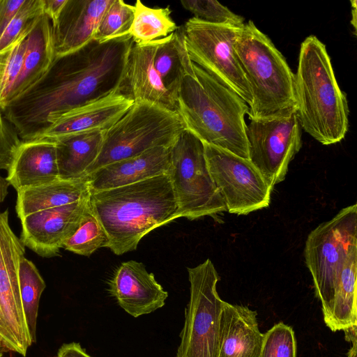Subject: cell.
<instances>
[{"mask_svg":"<svg viewBox=\"0 0 357 357\" xmlns=\"http://www.w3.org/2000/svg\"><path fill=\"white\" fill-rule=\"evenodd\" d=\"M134 40L128 34L55 57L45 74L3 109L22 141L40 137L59 116L120 91Z\"/></svg>","mask_w":357,"mask_h":357,"instance_id":"6da1fadb","label":"cell"},{"mask_svg":"<svg viewBox=\"0 0 357 357\" xmlns=\"http://www.w3.org/2000/svg\"><path fill=\"white\" fill-rule=\"evenodd\" d=\"M89 205L107 235L106 248L116 255L136 250L146 234L181 218L168 174L90 191Z\"/></svg>","mask_w":357,"mask_h":357,"instance_id":"7a4b0ae2","label":"cell"},{"mask_svg":"<svg viewBox=\"0 0 357 357\" xmlns=\"http://www.w3.org/2000/svg\"><path fill=\"white\" fill-rule=\"evenodd\" d=\"M192 68L177 93V112L185 129L203 143L249 160L245 121L249 106L194 63Z\"/></svg>","mask_w":357,"mask_h":357,"instance_id":"3957f363","label":"cell"},{"mask_svg":"<svg viewBox=\"0 0 357 357\" xmlns=\"http://www.w3.org/2000/svg\"><path fill=\"white\" fill-rule=\"evenodd\" d=\"M296 114L302 129L323 145L341 142L349 128V107L325 45L315 36L301 43L295 75Z\"/></svg>","mask_w":357,"mask_h":357,"instance_id":"277c9868","label":"cell"},{"mask_svg":"<svg viewBox=\"0 0 357 357\" xmlns=\"http://www.w3.org/2000/svg\"><path fill=\"white\" fill-rule=\"evenodd\" d=\"M234 49L252 95L248 118L267 116L296 106L295 74L252 20L244 23Z\"/></svg>","mask_w":357,"mask_h":357,"instance_id":"5b68a950","label":"cell"},{"mask_svg":"<svg viewBox=\"0 0 357 357\" xmlns=\"http://www.w3.org/2000/svg\"><path fill=\"white\" fill-rule=\"evenodd\" d=\"M185 130L177 112L155 103L135 101L114 126L105 131L100 151L87 175L153 148L171 147Z\"/></svg>","mask_w":357,"mask_h":357,"instance_id":"8992f818","label":"cell"},{"mask_svg":"<svg viewBox=\"0 0 357 357\" xmlns=\"http://www.w3.org/2000/svg\"><path fill=\"white\" fill-rule=\"evenodd\" d=\"M355 247H357L356 204L343 208L307 236L305 261L313 279L316 296L321 303L326 324L331 315L339 275L349 252Z\"/></svg>","mask_w":357,"mask_h":357,"instance_id":"52a82bcc","label":"cell"},{"mask_svg":"<svg viewBox=\"0 0 357 357\" xmlns=\"http://www.w3.org/2000/svg\"><path fill=\"white\" fill-rule=\"evenodd\" d=\"M168 172L180 216L190 220L227 211L211 176L204 143L185 130L170 148Z\"/></svg>","mask_w":357,"mask_h":357,"instance_id":"ba28073f","label":"cell"},{"mask_svg":"<svg viewBox=\"0 0 357 357\" xmlns=\"http://www.w3.org/2000/svg\"><path fill=\"white\" fill-rule=\"evenodd\" d=\"M187 270L190 300L176 357H218L220 318L224 302L217 291L220 276L209 259Z\"/></svg>","mask_w":357,"mask_h":357,"instance_id":"9c48e42d","label":"cell"},{"mask_svg":"<svg viewBox=\"0 0 357 357\" xmlns=\"http://www.w3.org/2000/svg\"><path fill=\"white\" fill-rule=\"evenodd\" d=\"M243 26L213 24L193 17L182 29L192 62L234 91L250 107L251 92L234 49Z\"/></svg>","mask_w":357,"mask_h":357,"instance_id":"30bf717a","label":"cell"},{"mask_svg":"<svg viewBox=\"0 0 357 357\" xmlns=\"http://www.w3.org/2000/svg\"><path fill=\"white\" fill-rule=\"evenodd\" d=\"M248 119L245 135L249 160L273 188L285 178L290 162L302 146L296 106Z\"/></svg>","mask_w":357,"mask_h":357,"instance_id":"8fae6325","label":"cell"},{"mask_svg":"<svg viewBox=\"0 0 357 357\" xmlns=\"http://www.w3.org/2000/svg\"><path fill=\"white\" fill-rule=\"evenodd\" d=\"M204 146L208 171L227 211L248 215L269 206L273 188L250 160L211 144Z\"/></svg>","mask_w":357,"mask_h":357,"instance_id":"7c38bea8","label":"cell"},{"mask_svg":"<svg viewBox=\"0 0 357 357\" xmlns=\"http://www.w3.org/2000/svg\"><path fill=\"white\" fill-rule=\"evenodd\" d=\"M8 215V210L0 212V342L25 356L33 343L19 288V264L25 250L10 226Z\"/></svg>","mask_w":357,"mask_h":357,"instance_id":"4fadbf2b","label":"cell"},{"mask_svg":"<svg viewBox=\"0 0 357 357\" xmlns=\"http://www.w3.org/2000/svg\"><path fill=\"white\" fill-rule=\"evenodd\" d=\"M89 197L70 204L43 210L21 219L20 240L38 255L52 257L78 228Z\"/></svg>","mask_w":357,"mask_h":357,"instance_id":"5bb4252c","label":"cell"},{"mask_svg":"<svg viewBox=\"0 0 357 357\" xmlns=\"http://www.w3.org/2000/svg\"><path fill=\"white\" fill-rule=\"evenodd\" d=\"M109 293L134 317L149 314L165 304L168 293L142 262H122L109 280Z\"/></svg>","mask_w":357,"mask_h":357,"instance_id":"9a60e30c","label":"cell"},{"mask_svg":"<svg viewBox=\"0 0 357 357\" xmlns=\"http://www.w3.org/2000/svg\"><path fill=\"white\" fill-rule=\"evenodd\" d=\"M134 100L119 91L74 108L52 120L38 138L56 139L79 132L106 131L132 107ZM38 139V138H37Z\"/></svg>","mask_w":357,"mask_h":357,"instance_id":"2e32d148","label":"cell"},{"mask_svg":"<svg viewBox=\"0 0 357 357\" xmlns=\"http://www.w3.org/2000/svg\"><path fill=\"white\" fill-rule=\"evenodd\" d=\"M114 0H67L52 24L55 57L75 52L95 38L100 20Z\"/></svg>","mask_w":357,"mask_h":357,"instance_id":"e0dca14e","label":"cell"},{"mask_svg":"<svg viewBox=\"0 0 357 357\" xmlns=\"http://www.w3.org/2000/svg\"><path fill=\"white\" fill-rule=\"evenodd\" d=\"M157 40L133 44L127 63L126 77L120 91L135 101L155 103L177 112V98L168 91L153 66Z\"/></svg>","mask_w":357,"mask_h":357,"instance_id":"ac0fdd59","label":"cell"},{"mask_svg":"<svg viewBox=\"0 0 357 357\" xmlns=\"http://www.w3.org/2000/svg\"><path fill=\"white\" fill-rule=\"evenodd\" d=\"M170 148H153L138 155L96 169L86 177L90 191L115 188L167 174L171 162Z\"/></svg>","mask_w":357,"mask_h":357,"instance_id":"d6986e66","label":"cell"},{"mask_svg":"<svg viewBox=\"0 0 357 357\" xmlns=\"http://www.w3.org/2000/svg\"><path fill=\"white\" fill-rule=\"evenodd\" d=\"M7 170L6 178L17 192L59 179L55 141L43 137L22 141Z\"/></svg>","mask_w":357,"mask_h":357,"instance_id":"ffe728a7","label":"cell"},{"mask_svg":"<svg viewBox=\"0 0 357 357\" xmlns=\"http://www.w3.org/2000/svg\"><path fill=\"white\" fill-rule=\"evenodd\" d=\"M257 315L247 306L223 302L218 357H259L264 334L259 329Z\"/></svg>","mask_w":357,"mask_h":357,"instance_id":"44dd1931","label":"cell"},{"mask_svg":"<svg viewBox=\"0 0 357 357\" xmlns=\"http://www.w3.org/2000/svg\"><path fill=\"white\" fill-rule=\"evenodd\" d=\"M54 59L52 23L43 13L26 36V50L22 70L7 98L6 106L38 82L48 70Z\"/></svg>","mask_w":357,"mask_h":357,"instance_id":"7402d4cb","label":"cell"},{"mask_svg":"<svg viewBox=\"0 0 357 357\" xmlns=\"http://www.w3.org/2000/svg\"><path fill=\"white\" fill-rule=\"evenodd\" d=\"M16 212L20 220L48 208L77 202L88 198L90 189L86 178L58 179L17 192Z\"/></svg>","mask_w":357,"mask_h":357,"instance_id":"603a6c76","label":"cell"},{"mask_svg":"<svg viewBox=\"0 0 357 357\" xmlns=\"http://www.w3.org/2000/svg\"><path fill=\"white\" fill-rule=\"evenodd\" d=\"M105 131L95 130L54 139L60 179L84 178L102 147Z\"/></svg>","mask_w":357,"mask_h":357,"instance_id":"cb8c5ba5","label":"cell"},{"mask_svg":"<svg viewBox=\"0 0 357 357\" xmlns=\"http://www.w3.org/2000/svg\"><path fill=\"white\" fill-rule=\"evenodd\" d=\"M192 64L185 45L182 27L157 40L153 66L165 88L176 98L184 76L193 72Z\"/></svg>","mask_w":357,"mask_h":357,"instance_id":"d4e9b609","label":"cell"},{"mask_svg":"<svg viewBox=\"0 0 357 357\" xmlns=\"http://www.w3.org/2000/svg\"><path fill=\"white\" fill-rule=\"evenodd\" d=\"M356 271L355 247L349 252L335 285L331 315L326 324L333 332L357 327Z\"/></svg>","mask_w":357,"mask_h":357,"instance_id":"484cf974","label":"cell"},{"mask_svg":"<svg viewBox=\"0 0 357 357\" xmlns=\"http://www.w3.org/2000/svg\"><path fill=\"white\" fill-rule=\"evenodd\" d=\"M134 7V18L129 35L135 43H147L165 38L178 28L171 17L169 6L151 8L137 0Z\"/></svg>","mask_w":357,"mask_h":357,"instance_id":"4316f807","label":"cell"},{"mask_svg":"<svg viewBox=\"0 0 357 357\" xmlns=\"http://www.w3.org/2000/svg\"><path fill=\"white\" fill-rule=\"evenodd\" d=\"M18 278L26 326L32 342H35L39 303L45 282L35 264L24 256L20 261Z\"/></svg>","mask_w":357,"mask_h":357,"instance_id":"83f0119b","label":"cell"},{"mask_svg":"<svg viewBox=\"0 0 357 357\" xmlns=\"http://www.w3.org/2000/svg\"><path fill=\"white\" fill-rule=\"evenodd\" d=\"M107 243V235L92 211L89 199L78 228L66 241L63 248L75 254L89 257L98 248H106Z\"/></svg>","mask_w":357,"mask_h":357,"instance_id":"f1b7e54d","label":"cell"},{"mask_svg":"<svg viewBox=\"0 0 357 357\" xmlns=\"http://www.w3.org/2000/svg\"><path fill=\"white\" fill-rule=\"evenodd\" d=\"M134 13V6L114 0L105 11L94 39L103 42L128 35Z\"/></svg>","mask_w":357,"mask_h":357,"instance_id":"f546056e","label":"cell"},{"mask_svg":"<svg viewBox=\"0 0 357 357\" xmlns=\"http://www.w3.org/2000/svg\"><path fill=\"white\" fill-rule=\"evenodd\" d=\"M43 14L42 0H25L0 38V54L12 50L21 38L29 33Z\"/></svg>","mask_w":357,"mask_h":357,"instance_id":"4dcf8cb0","label":"cell"},{"mask_svg":"<svg viewBox=\"0 0 357 357\" xmlns=\"http://www.w3.org/2000/svg\"><path fill=\"white\" fill-rule=\"evenodd\" d=\"M294 330L282 322L275 324L264 334L259 357H296Z\"/></svg>","mask_w":357,"mask_h":357,"instance_id":"1f68e13d","label":"cell"},{"mask_svg":"<svg viewBox=\"0 0 357 357\" xmlns=\"http://www.w3.org/2000/svg\"><path fill=\"white\" fill-rule=\"evenodd\" d=\"M182 6L194 17L213 24H230L242 26L244 18L213 0H182Z\"/></svg>","mask_w":357,"mask_h":357,"instance_id":"d6a6232c","label":"cell"},{"mask_svg":"<svg viewBox=\"0 0 357 357\" xmlns=\"http://www.w3.org/2000/svg\"><path fill=\"white\" fill-rule=\"evenodd\" d=\"M27 35L28 33L16 43L8 56L0 86V107L1 109L5 107L7 98L21 73L26 50Z\"/></svg>","mask_w":357,"mask_h":357,"instance_id":"836d02e7","label":"cell"},{"mask_svg":"<svg viewBox=\"0 0 357 357\" xmlns=\"http://www.w3.org/2000/svg\"><path fill=\"white\" fill-rule=\"evenodd\" d=\"M13 126L6 119L0 107V168L6 169L22 142Z\"/></svg>","mask_w":357,"mask_h":357,"instance_id":"e575fe53","label":"cell"},{"mask_svg":"<svg viewBox=\"0 0 357 357\" xmlns=\"http://www.w3.org/2000/svg\"><path fill=\"white\" fill-rule=\"evenodd\" d=\"M25 0H0V38Z\"/></svg>","mask_w":357,"mask_h":357,"instance_id":"d590c367","label":"cell"},{"mask_svg":"<svg viewBox=\"0 0 357 357\" xmlns=\"http://www.w3.org/2000/svg\"><path fill=\"white\" fill-rule=\"evenodd\" d=\"M43 13L54 24L58 20L67 0H42Z\"/></svg>","mask_w":357,"mask_h":357,"instance_id":"8d00e7d4","label":"cell"},{"mask_svg":"<svg viewBox=\"0 0 357 357\" xmlns=\"http://www.w3.org/2000/svg\"><path fill=\"white\" fill-rule=\"evenodd\" d=\"M56 357H92L77 342L63 344L59 349Z\"/></svg>","mask_w":357,"mask_h":357,"instance_id":"74e56055","label":"cell"},{"mask_svg":"<svg viewBox=\"0 0 357 357\" xmlns=\"http://www.w3.org/2000/svg\"><path fill=\"white\" fill-rule=\"evenodd\" d=\"M10 185L6 178L0 175V204L2 203L8 195V189Z\"/></svg>","mask_w":357,"mask_h":357,"instance_id":"f35d334b","label":"cell"},{"mask_svg":"<svg viewBox=\"0 0 357 357\" xmlns=\"http://www.w3.org/2000/svg\"><path fill=\"white\" fill-rule=\"evenodd\" d=\"M12 50L3 54H0V86L2 82L7 61Z\"/></svg>","mask_w":357,"mask_h":357,"instance_id":"ab89813d","label":"cell"},{"mask_svg":"<svg viewBox=\"0 0 357 357\" xmlns=\"http://www.w3.org/2000/svg\"><path fill=\"white\" fill-rule=\"evenodd\" d=\"M350 342H351L352 346L349 349L347 357H356L357 338H354Z\"/></svg>","mask_w":357,"mask_h":357,"instance_id":"60d3db41","label":"cell"},{"mask_svg":"<svg viewBox=\"0 0 357 357\" xmlns=\"http://www.w3.org/2000/svg\"><path fill=\"white\" fill-rule=\"evenodd\" d=\"M5 347L3 346V344L0 342V357L3 356V352L5 351Z\"/></svg>","mask_w":357,"mask_h":357,"instance_id":"b9f144b4","label":"cell"}]
</instances>
